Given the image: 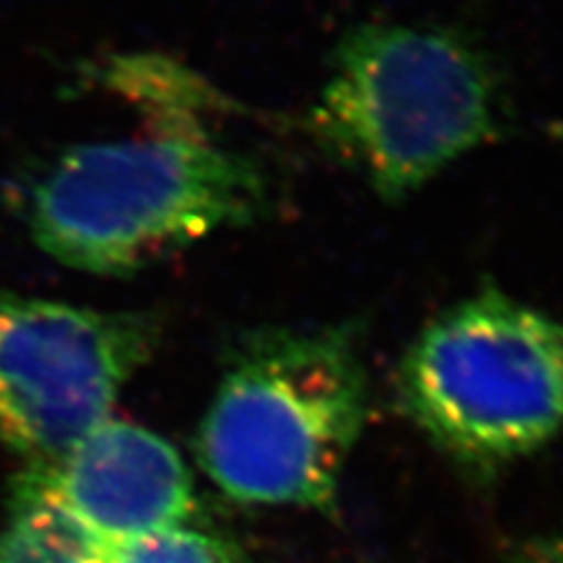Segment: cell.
Here are the masks:
<instances>
[{"label":"cell","instance_id":"1","mask_svg":"<svg viewBox=\"0 0 563 563\" xmlns=\"http://www.w3.org/2000/svg\"><path fill=\"white\" fill-rule=\"evenodd\" d=\"M256 157L211 132L151 130L59 153L29 184L22 217L41 252L90 275L125 277L225 228L271 214Z\"/></svg>","mask_w":563,"mask_h":563},{"label":"cell","instance_id":"2","mask_svg":"<svg viewBox=\"0 0 563 563\" xmlns=\"http://www.w3.org/2000/svg\"><path fill=\"white\" fill-rule=\"evenodd\" d=\"M366 416L355 327L252 329L228 350L198 430V463L240 505L327 512Z\"/></svg>","mask_w":563,"mask_h":563},{"label":"cell","instance_id":"3","mask_svg":"<svg viewBox=\"0 0 563 563\" xmlns=\"http://www.w3.org/2000/svg\"><path fill=\"white\" fill-rule=\"evenodd\" d=\"M308 120L324 151L395 202L503 130V90L461 33L362 24L339 43Z\"/></svg>","mask_w":563,"mask_h":563},{"label":"cell","instance_id":"4","mask_svg":"<svg viewBox=\"0 0 563 563\" xmlns=\"http://www.w3.org/2000/svg\"><path fill=\"white\" fill-rule=\"evenodd\" d=\"M395 380L439 451L490 474L563 432V322L484 287L420 329Z\"/></svg>","mask_w":563,"mask_h":563},{"label":"cell","instance_id":"5","mask_svg":"<svg viewBox=\"0 0 563 563\" xmlns=\"http://www.w3.org/2000/svg\"><path fill=\"white\" fill-rule=\"evenodd\" d=\"M163 339L153 310H95L0 285V442L59 461L109 413Z\"/></svg>","mask_w":563,"mask_h":563},{"label":"cell","instance_id":"6","mask_svg":"<svg viewBox=\"0 0 563 563\" xmlns=\"http://www.w3.org/2000/svg\"><path fill=\"white\" fill-rule=\"evenodd\" d=\"M26 470L109 544L179 526L196 505L179 451L125 420L109 418L59 461Z\"/></svg>","mask_w":563,"mask_h":563},{"label":"cell","instance_id":"7","mask_svg":"<svg viewBox=\"0 0 563 563\" xmlns=\"http://www.w3.org/2000/svg\"><path fill=\"white\" fill-rule=\"evenodd\" d=\"M144 113L151 130L211 132L209 122L225 111V99L181 64L161 55H115L87 74Z\"/></svg>","mask_w":563,"mask_h":563},{"label":"cell","instance_id":"8","mask_svg":"<svg viewBox=\"0 0 563 563\" xmlns=\"http://www.w3.org/2000/svg\"><path fill=\"white\" fill-rule=\"evenodd\" d=\"M109 542L85 526L31 470L12 486L0 563H106Z\"/></svg>","mask_w":563,"mask_h":563},{"label":"cell","instance_id":"9","mask_svg":"<svg viewBox=\"0 0 563 563\" xmlns=\"http://www.w3.org/2000/svg\"><path fill=\"white\" fill-rule=\"evenodd\" d=\"M106 563H240V556L219 538L172 526L111 542Z\"/></svg>","mask_w":563,"mask_h":563},{"label":"cell","instance_id":"10","mask_svg":"<svg viewBox=\"0 0 563 563\" xmlns=\"http://www.w3.org/2000/svg\"><path fill=\"white\" fill-rule=\"evenodd\" d=\"M507 563H563V526L526 540L507 556Z\"/></svg>","mask_w":563,"mask_h":563}]
</instances>
